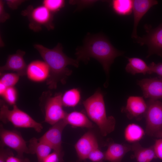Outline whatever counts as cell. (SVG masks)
Instances as JSON below:
<instances>
[{
  "mask_svg": "<svg viewBox=\"0 0 162 162\" xmlns=\"http://www.w3.org/2000/svg\"><path fill=\"white\" fill-rule=\"evenodd\" d=\"M34 47L49 68L50 74L46 84L49 89H56L59 82L63 84L66 83V79L72 73V71L67 68L68 65L76 68L79 66V61L64 54L62 45L59 43L52 49L39 44H34Z\"/></svg>",
  "mask_w": 162,
  "mask_h": 162,
  "instance_id": "obj_1",
  "label": "cell"
},
{
  "mask_svg": "<svg viewBox=\"0 0 162 162\" xmlns=\"http://www.w3.org/2000/svg\"><path fill=\"white\" fill-rule=\"evenodd\" d=\"M123 53L116 49L106 37L98 34L86 39L83 46L76 50V55L79 62L86 63L90 58L96 59L102 64L108 76L110 66L114 59Z\"/></svg>",
  "mask_w": 162,
  "mask_h": 162,
  "instance_id": "obj_2",
  "label": "cell"
},
{
  "mask_svg": "<svg viewBox=\"0 0 162 162\" xmlns=\"http://www.w3.org/2000/svg\"><path fill=\"white\" fill-rule=\"evenodd\" d=\"M83 104L89 118L97 125L102 136H105L114 130L115 119L112 116H107L103 94L99 88Z\"/></svg>",
  "mask_w": 162,
  "mask_h": 162,
  "instance_id": "obj_3",
  "label": "cell"
},
{
  "mask_svg": "<svg viewBox=\"0 0 162 162\" xmlns=\"http://www.w3.org/2000/svg\"><path fill=\"white\" fill-rule=\"evenodd\" d=\"M0 118L3 123L10 122L15 128H32L38 133L42 131V124L20 109L16 104L10 110L4 100H0Z\"/></svg>",
  "mask_w": 162,
  "mask_h": 162,
  "instance_id": "obj_4",
  "label": "cell"
},
{
  "mask_svg": "<svg viewBox=\"0 0 162 162\" xmlns=\"http://www.w3.org/2000/svg\"><path fill=\"white\" fill-rule=\"evenodd\" d=\"M62 95L58 93L53 95L48 91L43 92L40 98L44 104V122L52 125L63 120L67 113L63 108Z\"/></svg>",
  "mask_w": 162,
  "mask_h": 162,
  "instance_id": "obj_5",
  "label": "cell"
},
{
  "mask_svg": "<svg viewBox=\"0 0 162 162\" xmlns=\"http://www.w3.org/2000/svg\"><path fill=\"white\" fill-rule=\"evenodd\" d=\"M146 34L142 37L138 36L136 42L140 45H146L148 47V58L153 54L162 57V22L157 27L153 28L151 26H144Z\"/></svg>",
  "mask_w": 162,
  "mask_h": 162,
  "instance_id": "obj_6",
  "label": "cell"
},
{
  "mask_svg": "<svg viewBox=\"0 0 162 162\" xmlns=\"http://www.w3.org/2000/svg\"><path fill=\"white\" fill-rule=\"evenodd\" d=\"M144 117L146 119V133L153 136L162 130V102L159 100H149Z\"/></svg>",
  "mask_w": 162,
  "mask_h": 162,
  "instance_id": "obj_7",
  "label": "cell"
},
{
  "mask_svg": "<svg viewBox=\"0 0 162 162\" xmlns=\"http://www.w3.org/2000/svg\"><path fill=\"white\" fill-rule=\"evenodd\" d=\"M0 136L2 145L6 146L15 151L17 156L23 157L24 153H29L26 142L17 132L4 129L0 126Z\"/></svg>",
  "mask_w": 162,
  "mask_h": 162,
  "instance_id": "obj_8",
  "label": "cell"
},
{
  "mask_svg": "<svg viewBox=\"0 0 162 162\" xmlns=\"http://www.w3.org/2000/svg\"><path fill=\"white\" fill-rule=\"evenodd\" d=\"M67 124L62 120L52 125L38 140L48 145L54 151L62 152V135Z\"/></svg>",
  "mask_w": 162,
  "mask_h": 162,
  "instance_id": "obj_9",
  "label": "cell"
},
{
  "mask_svg": "<svg viewBox=\"0 0 162 162\" xmlns=\"http://www.w3.org/2000/svg\"><path fill=\"white\" fill-rule=\"evenodd\" d=\"M147 108V104L142 97L130 96L127 100L125 106L121 109L130 119L141 120L144 117Z\"/></svg>",
  "mask_w": 162,
  "mask_h": 162,
  "instance_id": "obj_10",
  "label": "cell"
},
{
  "mask_svg": "<svg viewBox=\"0 0 162 162\" xmlns=\"http://www.w3.org/2000/svg\"><path fill=\"white\" fill-rule=\"evenodd\" d=\"M143 95L149 100H158L162 99V77L145 78L137 82Z\"/></svg>",
  "mask_w": 162,
  "mask_h": 162,
  "instance_id": "obj_11",
  "label": "cell"
},
{
  "mask_svg": "<svg viewBox=\"0 0 162 162\" xmlns=\"http://www.w3.org/2000/svg\"><path fill=\"white\" fill-rule=\"evenodd\" d=\"M98 147L97 138L91 131L85 133L78 140L75 145V148L80 160L88 159L90 152Z\"/></svg>",
  "mask_w": 162,
  "mask_h": 162,
  "instance_id": "obj_12",
  "label": "cell"
},
{
  "mask_svg": "<svg viewBox=\"0 0 162 162\" xmlns=\"http://www.w3.org/2000/svg\"><path fill=\"white\" fill-rule=\"evenodd\" d=\"M30 7L26 11L30 18L32 23L30 25L34 27L35 25L40 27V26H44L48 28L53 27L52 24V16L51 12L43 5L35 8Z\"/></svg>",
  "mask_w": 162,
  "mask_h": 162,
  "instance_id": "obj_13",
  "label": "cell"
},
{
  "mask_svg": "<svg viewBox=\"0 0 162 162\" xmlns=\"http://www.w3.org/2000/svg\"><path fill=\"white\" fill-rule=\"evenodd\" d=\"M26 52L20 50L8 57L5 64L0 68V73L11 70L16 72L20 76L26 75L27 66L24 59Z\"/></svg>",
  "mask_w": 162,
  "mask_h": 162,
  "instance_id": "obj_14",
  "label": "cell"
},
{
  "mask_svg": "<svg viewBox=\"0 0 162 162\" xmlns=\"http://www.w3.org/2000/svg\"><path fill=\"white\" fill-rule=\"evenodd\" d=\"M49 74V68L44 61H34L27 66L26 75L32 81L40 82L46 81Z\"/></svg>",
  "mask_w": 162,
  "mask_h": 162,
  "instance_id": "obj_15",
  "label": "cell"
},
{
  "mask_svg": "<svg viewBox=\"0 0 162 162\" xmlns=\"http://www.w3.org/2000/svg\"><path fill=\"white\" fill-rule=\"evenodd\" d=\"M158 3V1L155 0H133L134 23L132 38L135 39L138 37L137 28L140 21L151 7Z\"/></svg>",
  "mask_w": 162,
  "mask_h": 162,
  "instance_id": "obj_16",
  "label": "cell"
},
{
  "mask_svg": "<svg viewBox=\"0 0 162 162\" xmlns=\"http://www.w3.org/2000/svg\"><path fill=\"white\" fill-rule=\"evenodd\" d=\"M132 150V144L111 142L104 153V160L109 162H121L126 153Z\"/></svg>",
  "mask_w": 162,
  "mask_h": 162,
  "instance_id": "obj_17",
  "label": "cell"
},
{
  "mask_svg": "<svg viewBox=\"0 0 162 162\" xmlns=\"http://www.w3.org/2000/svg\"><path fill=\"white\" fill-rule=\"evenodd\" d=\"M132 151L134 154L131 158L135 159L137 162H151L157 158L153 145L149 147H142L139 142L132 143Z\"/></svg>",
  "mask_w": 162,
  "mask_h": 162,
  "instance_id": "obj_18",
  "label": "cell"
},
{
  "mask_svg": "<svg viewBox=\"0 0 162 162\" xmlns=\"http://www.w3.org/2000/svg\"><path fill=\"white\" fill-rule=\"evenodd\" d=\"M28 147L29 154H36L38 162H43L52 149L48 145L35 137L30 140Z\"/></svg>",
  "mask_w": 162,
  "mask_h": 162,
  "instance_id": "obj_19",
  "label": "cell"
},
{
  "mask_svg": "<svg viewBox=\"0 0 162 162\" xmlns=\"http://www.w3.org/2000/svg\"><path fill=\"white\" fill-rule=\"evenodd\" d=\"M68 125L76 127L91 128L93 123L89 118L82 112L74 111L67 113L63 119Z\"/></svg>",
  "mask_w": 162,
  "mask_h": 162,
  "instance_id": "obj_20",
  "label": "cell"
},
{
  "mask_svg": "<svg viewBox=\"0 0 162 162\" xmlns=\"http://www.w3.org/2000/svg\"><path fill=\"white\" fill-rule=\"evenodd\" d=\"M128 63L126 67V71L133 75L137 74L143 75L150 74V69L145 62L137 57L127 58Z\"/></svg>",
  "mask_w": 162,
  "mask_h": 162,
  "instance_id": "obj_21",
  "label": "cell"
},
{
  "mask_svg": "<svg viewBox=\"0 0 162 162\" xmlns=\"http://www.w3.org/2000/svg\"><path fill=\"white\" fill-rule=\"evenodd\" d=\"M145 131L140 125L135 123L128 124L124 131L125 140L128 142L133 143L139 142L143 137Z\"/></svg>",
  "mask_w": 162,
  "mask_h": 162,
  "instance_id": "obj_22",
  "label": "cell"
},
{
  "mask_svg": "<svg viewBox=\"0 0 162 162\" xmlns=\"http://www.w3.org/2000/svg\"><path fill=\"white\" fill-rule=\"evenodd\" d=\"M81 99L80 90L76 88L66 91L62 96V101L63 106L73 107L76 106Z\"/></svg>",
  "mask_w": 162,
  "mask_h": 162,
  "instance_id": "obj_23",
  "label": "cell"
},
{
  "mask_svg": "<svg viewBox=\"0 0 162 162\" xmlns=\"http://www.w3.org/2000/svg\"><path fill=\"white\" fill-rule=\"evenodd\" d=\"M111 4L114 12L120 15H128L133 11V0H114Z\"/></svg>",
  "mask_w": 162,
  "mask_h": 162,
  "instance_id": "obj_24",
  "label": "cell"
},
{
  "mask_svg": "<svg viewBox=\"0 0 162 162\" xmlns=\"http://www.w3.org/2000/svg\"><path fill=\"white\" fill-rule=\"evenodd\" d=\"M20 76L16 73H0V83L7 88L14 87L19 81Z\"/></svg>",
  "mask_w": 162,
  "mask_h": 162,
  "instance_id": "obj_25",
  "label": "cell"
},
{
  "mask_svg": "<svg viewBox=\"0 0 162 162\" xmlns=\"http://www.w3.org/2000/svg\"><path fill=\"white\" fill-rule=\"evenodd\" d=\"M1 97L6 102L13 106L16 104L18 98L17 91L14 86L8 87Z\"/></svg>",
  "mask_w": 162,
  "mask_h": 162,
  "instance_id": "obj_26",
  "label": "cell"
},
{
  "mask_svg": "<svg viewBox=\"0 0 162 162\" xmlns=\"http://www.w3.org/2000/svg\"><path fill=\"white\" fill-rule=\"evenodd\" d=\"M64 2L63 0H45L43 4V5L51 12L58 10L64 6Z\"/></svg>",
  "mask_w": 162,
  "mask_h": 162,
  "instance_id": "obj_27",
  "label": "cell"
},
{
  "mask_svg": "<svg viewBox=\"0 0 162 162\" xmlns=\"http://www.w3.org/2000/svg\"><path fill=\"white\" fill-rule=\"evenodd\" d=\"M104 153L98 147L93 149L89 154L88 159L93 162H98L104 160Z\"/></svg>",
  "mask_w": 162,
  "mask_h": 162,
  "instance_id": "obj_28",
  "label": "cell"
},
{
  "mask_svg": "<svg viewBox=\"0 0 162 162\" xmlns=\"http://www.w3.org/2000/svg\"><path fill=\"white\" fill-rule=\"evenodd\" d=\"M63 152H59L53 151L44 160L43 162H63Z\"/></svg>",
  "mask_w": 162,
  "mask_h": 162,
  "instance_id": "obj_29",
  "label": "cell"
},
{
  "mask_svg": "<svg viewBox=\"0 0 162 162\" xmlns=\"http://www.w3.org/2000/svg\"><path fill=\"white\" fill-rule=\"evenodd\" d=\"M150 71V74L155 73L159 76L162 77V63H155L152 62L148 65Z\"/></svg>",
  "mask_w": 162,
  "mask_h": 162,
  "instance_id": "obj_30",
  "label": "cell"
},
{
  "mask_svg": "<svg viewBox=\"0 0 162 162\" xmlns=\"http://www.w3.org/2000/svg\"><path fill=\"white\" fill-rule=\"evenodd\" d=\"M153 146L157 158L162 160V139L156 140Z\"/></svg>",
  "mask_w": 162,
  "mask_h": 162,
  "instance_id": "obj_31",
  "label": "cell"
},
{
  "mask_svg": "<svg viewBox=\"0 0 162 162\" xmlns=\"http://www.w3.org/2000/svg\"><path fill=\"white\" fill-rule=\"evenodd\" d=\"M2 147L0 152V162H6L7 158L9 156L14 154L8 149H4Z\"/></svg>",
  "mask_w": 162,
  "mask_h": 162,
  "instance_id": "obj_32",
  "label": "cell"
},
{
  "mask_svg": "<svg viewBox=\"0 0 162 162\" xmlns=\"http://www.w3.org/2000/svg\"><path fill=\"white\" fill-rule=\"evenodd\" d=\"M6 162H30L29 160L27 158L15 157L14 154L8 156L7 158Z\"/></svg>",
  "mask_w": 162,
  "mask_h": 162,
  "instance_id": "obj_33",
  "label": "cell"
},
{
  "mask_svg": "<svg viewBox=\"0 0 162 162\" xmlns=\"http://www.w3.org/2000/svg\"><path fill=\"white\" fill-rule=\"evenodd\" d=\"M9 17V15L6 13L4 9V3L2 1H0V20L2 22L6 21Z\"/></svg>",
  "mask_w": 162,
  "mask_h": 162,
  "instance_id": "obj_34",
  "label": "cell"
},
{
  "mask_svg": "<svg viewBox=\"0 0 162 162\" xmlns=\"http://www.w3.org/2000/svg\"><path fill=\"white\" fill-rule=\"evenodd\" d=\"M8 6L11 8L14 9L17 8L22 2L19 0H8L7 1Z\"/></svg>",
  "mask_w": 162,
  "mask_h": 162,
  "instance_id": "obj_35",
  "label": "cell"
},
{
  "mask_svg": "<svg viewBox=\"0 0 162 162\" xmlns=\"http://www.w3.org/2000/svg\"><path fill=\"white\" fill-rule=\"evenodd\" d=\"M7 88L4 85L0 83V95L1 96L4 93Z\"/></svg>",
  "mask_w": 162,
  "mask_h": 162,
  "instance_id": "obj_36",
  "label": "cell"
},
{
  "mask_svg": "<svg viewBox=\"0 0 162 162\" xmlns=\"http://www.w3.org/2000/svg\"><path fill=\"white\" fill-rule=\"evenodd\" d=\"M154 137L162 139V130L157 132L154 135Z\"/></svg>",
  "mask_w": 162,
  "mask_h": 162,
  "instance_id": "obj_37",
  "label": "cell"
},
{
  "mask_svg": "<svg viewBox=\"0 0 162 162\" xmlns=\"http://www.w3.org/2000/svg\"><path fill=\"white\" fill-rule=\"evenodd\" d=\"M98 162H104V161H100Z\"/></svg>",
  "mask_w": 162,
  "mask_h": 162,
  "instance_id": "obj_38",
  "label": "cell"
}]
</instances>
